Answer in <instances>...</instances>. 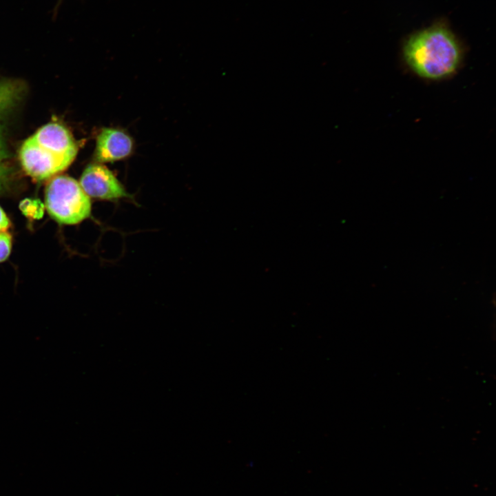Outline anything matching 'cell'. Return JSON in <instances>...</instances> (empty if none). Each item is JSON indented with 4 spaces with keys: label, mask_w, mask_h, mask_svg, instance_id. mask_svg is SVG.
I'll return each mask as SVG.
<instances>
[{
    "label": "cell",
    "mask_w": 496,
    "mask_h": 496,
    "mask_svg": "<svg viewBox=\"0 0 496 496\" xmlns=\"http://www.w3.org/2000/svg\"><path fill=\"white\" fill-rule=\"evenodd\" d=\"M45 194L48 214L61 224H78L91 214L90 198L71 177H54L48 184Z\"/></svg>",
    "instance_id": "cell-3"
},
{
    "label": "cell",
    "mask_w": 496,
    "mask_h": 496,
    "mask_svg": "<svg viewBox=\"0 0 496 496\" xmlns=\"http://www.w3.org/2000/svg\"><path fill=\"white\" fill-rule=\"evenodd\" d=\"M22 214L30 220L41 219L44 214V205L37 198H25L19 205Z\"/></svg>",
    "instance_id": "cell-7"
},
{
    "label": "cell",
    "mask_w": 496,
    "mask_h": 496,
    "mask_svg": "<svg viewBox=\"0 0 496 496\" xmlns=\"http://www.w3.org/2000/svg\"><path fill=\"white\" fill-rule=\"evenodd\" d=\"M409 67L419 76L439 80L454 73L461 61V49L453 34L441 25L409 37L403 50Z\"/></svg>",
    "instance_id": "cell-1"
},
{
    "label": "cell",
    "mask_w": 496,
    "mask_h": 496,
    "mask_svg": "<svg viewBox=\"0 0 496 496\" xmlns=\"http://www.w3.org/2000/svg\"><path fill=\"white\" fill-rule=\"evenodd\" d=\"M79 184L90 198L116 200L131 197L114 174L99 163L89 165L84 169Z\"/></svg>",
    "instance_id": "cell-4"
},
{
    "label": "cell",
    "mask_w": 496,
    "mask_h": 496,
    "mask_svg": "<svg viewBox=\"0 0 496 496\" xmlns=\"http://www.w3.org/2000/svg\"><path fill=\"white\" fill-rule=\"evenodd\" d=\"M10 226V220L1 207H0V231H6Z\"/></svg>",
    "instance_id": "cell-9"
},
{
    "label": "cell",
    "mask_w": 496,
    "mask_h": 496,
    "mask_svg": "<svg viewBox=\"0 0 496 496\" xmlns=\"http://www.w3.org/2000/svg\"><path fill=\"white\" fill-rule=\"evenodd\" d=\"M61 1H62V0H58V3L56 4V5H57L56 7L59 6V3H61Z\"/></svg>",
    "instance_id": "cell-10"
},
{
    "label": "cell",
    "mask_w": 496,
    "mask_h": 496,
    "mask_svg": "<svg viewBox=\"0 0 496 496\" xmlns=\"http://www.w3.org/2000/svg\"><path fill=\"white\" fill-rule=\"evenodd\" d=\"M77 150L70 132L59 123H50L23 143L19 158L27 174L41 180L65 169L75 158Z\"/></svg>",
    "instance_id": "cell-2"
},
{
    "label": "cell",
    "mask_w": 496,
    "mask_h": 496,
    "mask_svg": "<svg viewBox=\"0 0 496 496\" xmlns=\"http://www.w3.org/2000/svg\"><path fill=\"white\" fill-rule=\"evenodd\" d=\"M22 84L12 81H0V192L7 183L10 168L6 147V127L9 115L23 94Z\"/></svg>",
    "instance_id": "cell-5"
},
{
    "label": "cell",
    "mask_w": 496,
    "mask_h": 496,
    "mask_svg": "<svg viewBox=\"0 0 496 496\" xmlns=\"http://www.w3.org/2000/svg\"><path fill=\"white\" fill-rule=\"evenodd\" d=\"M12 237L6 231H0V262L6 260L10 254Z\"/></svg>",
    "instance_id": "cell-8"
},
{
    "label": "cell",
    "mask_w": 496,
    "mask_h": 496,
    "mask_svg": "<svg viewBox=\"0 0 496 496\" xmlns=\"http://www.w3.org/2000/svg\"><path fill=\"white\" fill-rule=\"evenodd\" d=\"M133 145L132 138L123 130L103 128L96 138L94 158L101 163L124 159L131 154Z\"/></svg>",
    "instance_id": "cell-6"
}]
</instances>
